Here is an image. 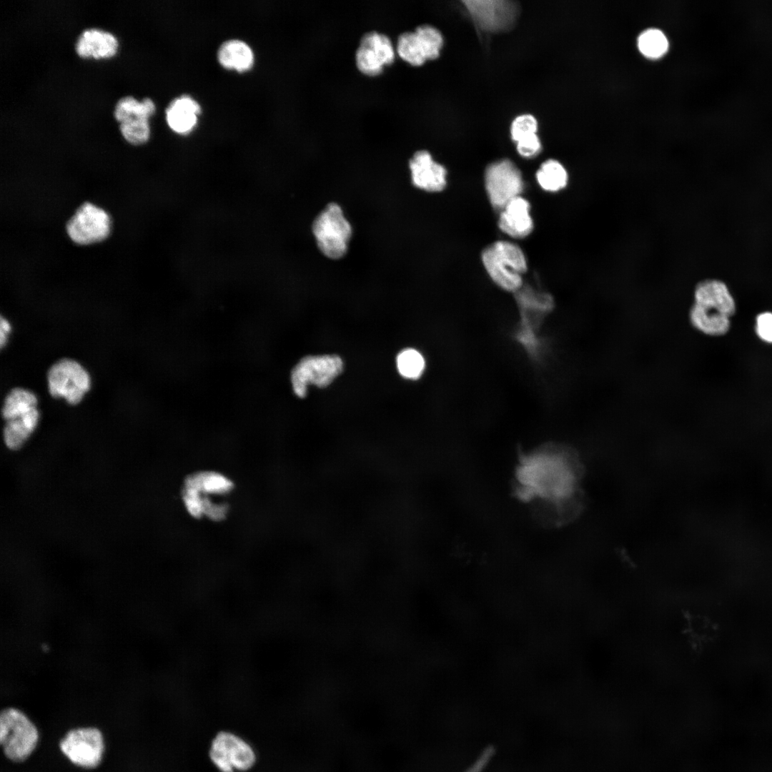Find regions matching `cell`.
<instances>
[{
    "label": "cell",
    "instance_id": "6da1fadb",
    "mask_svg": "<svg viewBox=\"0 0 772 772\" xmlns=\"http://www.w3.org/2000/svg\"><path fill=\"white\" fill-rule=\"evenodd\" d=\"M584 463L562 442H545L519 453L511 482L513 496L547 528L566 526L586 506Z\"/></svg>",
    "mask_w": 772,
    "mask_h": 772
},
{
    "label": "cell",
    "instance_id": "7a4b0ae2",
    "mask_svg": "<svg viewBox=\"0 0 772 772\" xmlns=\"http://www.w3.org/2000/svg\"><path fill=\"white\" fill-rule=\"evenodd\" d=\"M693 296L689 311L691 325L708 335L726 334L730 327L729 317L736 312L734 299L726 284L714 279L702 280L696 286Z\"/></svg>",
    "mask_w": 772,
    "mask_h": 772
},
{
    "label": "cell",
    "instance_id": "3957f363",
    "mask_svg": "<svg viewBox=\"0 0 772 772\" xmlns=\"http://www.w3.org/2000/svg\"><path fill=\"white\" fill-rule=\"evenodd\" d=\"M482 261L490 278L501 288L516 292L522 287L527 261L517 244L508 241L495 242L483 250Z\"/></svg>",
    "mask_w": 772,
    "mask_h": 772
},
{
    "label": "cell",
    "instance_id": "277c9868",
    "mask_svg": "<svg viewBox=\"0 0 772 772\" xmlns=\"http://www.w3.org/2000/svg\"><path fill=\"white\" fill-rule=\"evenodd\" d=\"M48 392L54 398H63L68 404L81 402L89 391L91 377L78 361L64 357L58 360L46 372Z\"/></svg>",
    "mask_w": 772,
    "mask_h": 772
},
{
    "label": "cell",
    "instance_id": "5b68a950",
    "mask_svg": "<svg viewBox=\"0 0 772 772\" xmlns=\"http://www.w3.org/2000/svg\"><path fill=\"white\" fill-rule=\"evenodd\" d=\"M39 739L38 731L26 716L18 709L9 708L0 715V741L7 758L23 761L34 750Z\"/></svg>",
    "mask_w": 772,
    "mask_h": 772
},
{
    "label": "cell",
    "instance_id": "8992f818",
    "mask_svg": "<svg viewBox=\"0 0 772 772\" xmlns=\"http://www.w3.org/2000/svg\"><path fill=\"white\" fill-rule=\"evenodd\" d=\"M312 232L320 250L326 257L339 259L346 254L352 227L338 204L326 206L315 218Z\"/></svg>",
    "mask_w": 772,
    "mask_h": 772
},
{
    "label": "cell",
    "instance_id": "52a82bcc",
    "mask_svg": "<svg viewBox=\"0 0 772 772\" xmlns=\"http://www.w3.org/2000/svg\"><path fill=\"white\" fill-rule=\"evenodd\" d=\"M209 757L220 772H245L257 761L253 747L244 738L229 731L219 732L214 737Z\"/></svg>",
    "mask_w": 772,
    "mask_h": 772
},
{
    "label": "cell",
    "instance_id": "ba28073f",
    "mask_svg": "<svg viewBox=\"0 0 772 772\" xmlns=\"http://www.w3.org/2000/svg\"><path fill=\"white\" fill-rule=\"evenodd\" d=\"M155 110V104L149 97L137 100L132 96H125L119 99L114 106V117L119 123V131L127 142L139 145L148 141L151 132L149 119Z\"/></svg>",
    "mask_w": 772,
    "mask_h": 772
},
{
    "label": "cell",
    "instance_id": "9c48e42d",
    "mask_svg": "<svg viewBox=\"0 0 772 772\" xmlns=\"http://www.w3.org/2000/svg\"><path fill=\"white\" fill-rule=\"evenodd\" d=\"M342 369V360L337 355L307 356L292 370L293 391L297 397L303 398L307 395L308 385L325 387L341 374Z\"/></svg>",
    "mask_w": 772,
    "mask_h": 772
},
{
    "label": "cell",
    "instance_id": "30bf717a",
    "mask_svg": "<svg viewBox=\"0 0 772 772\" xmlns=\"http://www.w3.org/2000/svg\"><path fill=\"white\" fill-rule=\"evenodd\" d=\"M112 229V219L103 208L91 203L81 204L66 225L69 239L79 245H90L104 241Z\"/></svg>",
    "mask_w": 772,
    "mask_h": 772
},
{
    "label": "cell",
    "instance_id": "8fae6325",
    "mask_svg": "<svg viewBox=\"0 0 772 772\" xmlns=\"http://www.w3.org/2000/svg\"><path fill=\"white\" fill-rule=\"evenodd\" d=\"M485 183L488 199L493 207L502 209L523 189L521 172L509 159L490 164L486 169Z\"/></svg>",
    "mask_w": 772,
    "mask_h": 772
},
{
    "label": "cell",
    "instance_id": "7c38bea8",
    "mask_svg": "<svg viewBox=\"0 0 772 772\" xmlns=\"http://www.w3.org/2000/svg\"><path fill=\"white\" fill-rule=\"evenodd\" d=\"M442 44V35L436 27L421 24L412 31H404L399 35L396 50L405 61L419 66L427 59L437 58Z\"/></svg>",
    "mask_w": 772,
    "mask_h": 772
},
{
    "label": "cell",
    "instance_id": "4fadbf2b",
    "mask_svg": "<svg viewBox=\"0 0 772 772\" xmlns=\"http://www.w3.org/2000/svg\"><path fill=\"white\" fill-rule=\"evenodd\" d=\"M59 746L73 763L86 768H95L99 764L104 748L102 733L95 728L69 731Z\"/></svg>",
    "mask_w": 772,
    "mask_h": 772
},
{
    "label": "cell",
    "instance_id": "5bb4252c",
    "mask_svg": "<svg viewBox=\"0 0 772 772\" xmlns=\"http://www.w3.org/2000/svg\"><path fill=\"white\" fill-rule=\"evenodd\" d=\"M395 48L390 37L377 31L365 33L355 52V62L360 71L375 75L395 59Z\"/></svg>",
    "mask_w": 772,
    "mask_h": 772
},
{
    "label": "cell",
    "instance_id": "9a60e30c",
    "mask_svg": "<svg viewBox=\"0 0 772 772\" xmlns=\"http://www.w3.org/2000/svg\"><path fill=\"white\" fill-rule=\"evenodd\" d=\"M463 3L479 25L487 31L507 28L515 16V6L508 1L467 0Z\"/></svg>",
    "mask_w": 772,
    "mask_h": 772
},
{
    "label": "cell",
    "instance_id": "2e32d148",
    "mask_svg": "<svg viewBox=\"0 0 772 772\" xmlns=\"http://www.w3.org/2000/svg\"><path fill=\"white\" fill-rule=\"evenodd\" d=\"M412 184L430 192L442 191L446 186L445 168L436 162L426 150L416 152L410 159Z\"/></svg>",
    "mask_w": 772,
    "mask_h": 772
},
{
    "label": "cell",
    "instance_id": "e0dca14e",
    "mask_svg": "<svg viewBox=\"0 0 772 772\" xmlns=\"http://www.w3.org/2000/svg\"><path fill=\"white\" fill-rule=\"evenodd\" d=\"M202 112V106L194 97L183 94L174 98L166 107V122L173 132L186 136L197 127Z\"/></svg>",
    "mask_w": 772,
    "mask_h": 772
},
{
    "label": "cell",
    "instance_id": "ac0fdd59",
    "mask_svg": "<svg viewBox=\"0 0 772 772\" xmlns=\"http://www.w3.org/2000/svg\"><path fill=\"white\" fill-rule=\"evenodd\" d=\"M498 226L511 237L519 239L528 236L533 228L529 202L520 196L510 200L501 209Z\"/></svg>",
    "mask_w": 772,
    "mask_h": 772
},
{
    "label": "cell",
    "instance_id": "d6986e66",
    "mask_svg": "<svg viewBox=\"0 0 772 772\" xmlns=\"http://www.w3.org/2000/svg\"><path fill=\"white\" fill-rule=\"evenodd\" d=\"M76 54L82 58H109L114 56L118 48L116 36L98 28L83 30L74 45Z\"/></svg>",
    "mask_w": 772,
    "mask_h": 772
},
{
    "label": "cell",
    "instance_id": "ffe728a7",
    "mask_svg": "<svg viewBox=\"0 0 772 772\" xmlns=\"http://www.w3.org/2000/svg\"><path fill=\"white\" fill-rule=\"evenodd\" d=\"M217 59L223 69L240 74L252 70L255 64L252 48L239 39L223 41L217 49Z\"/></svg>",
    "mask_w": 772,
    "mask_h": 772
},
{
    "label": "cell",
    "instance_id": "44dd1931",
    "mask_svg": "<svg viewBox=\"0 0 772 772\" xmlns=\"http://www.w3.org/2000/svg\"><path fill=\"white\" fill-rule=\"evenodd\" d=\"M40 412L35 408L29 412L5 421L3 437L6 446L11 450L20 449L36 428Z\"/></svg>",
    "mask_w": 772,
    "mask_h": 772
},
{
    "label": "cell",
    "instance_id": "7402d4cb",
    "mask_svg": "<svg viewBox=\"0 0 772 772\" xmlns=\"http://www.w3.org/2000/svg\"><path fill=\"white\" fill-rule=\"evenodd\" d=\"M184 487L192 488L201 495H220L228 493L234 487L233 482L224 475L212 471H202L189 475Z\"/></svg>",
    "mask_w": 772,
    "mask_h": 772
},
{
    "label": "cell",
    "instance_id": "603a6c76",
    "mask_svg": "<svg viewBox=\"0 0 772 772\" xmlns=\"http://www.w3.org/2000/svg\"><path fill=\"white\" fill-rule=\"evenodd\" d=\"M38 398L36 394L24 387H14L6 395L1 408V415L5 421L22 416L37 408Z\"/></svg>",
    "mask_w": 772,
    "mask_h": 772
},
{
    "label": "cell",
    "instance_id": "cb8c5ba5",
    "mask_svg": "<svg viewBox=\"0 0 772 772\" xmlns=\"http://www.w3.org/2000/svg\"><path fill=\"white\" fill-rule=\"evenodd\" d=\"M540 187L550 192L564 189L568 182V174L565 167L555 159L544 162L536 172Z\"/></svg>",
    "mask_w": 772,
    "mask_h": 772
},
{
    "label": "cell",
    "instance_id": "d4e9b609",
    "mask_svg": "<svg viewBox=\"0 0 772 772\" xmlns=\"http://www.w3.org/2000/svg\"><path fill=\"white\" fill-rule=\"evenodd\" d=\"M638 46L644 56L658 58L668 50V41L662 31L658 29H648L639 35Z\"/></svg>",
    "mask_w": 772,
    "mask_h": 772
},
{
    "label": "cell",
    "instance_id": "484cf974",
    "mask_svg": "<svg viewBox=\"0 0 772 772\" xmlns=\"http://www.w3.org/2000/svg\"><path fill=\"white\" fill-rule=\"evenodd\" d=\"M397 367L400 374L407 379L417 380L423 373L425 362L422 355L416 350L405 349L397 357Z\"/></svg>",
    "mask_w": 772,
    "mask_h": 772
},
{
    "label": "cell",
    "instance_id": "4316f807",
    "mask_svg": "<svg viewBox=\"0 0 772 772\" xmlns=\"http://www.w3.org/2000/svg\"><path fill=\"white\" fill-rule=\"evenodd\" d=\"M537 129V119L531 114H522L517 117L511 124V138L517 142L524 137L536 134Z\"/></svg>",
    "mask_w": 772,
    "mask_h": 772
},
{
    "label": "cell",
    "instance_id": "83f0119b",
    "mask_svg": "<svg viewBox=\"0 0 772 772\" xmlns=\"http://www.w3.org/2000/svg\"><path fill=\"white\" fill-rule=\"evenodd\" d=\"M516 147L520 155L530 158L540 152L542 146L537 134H533L517 142Z\"/></svg>",
    "mask_w": 772,
    "mask_h": 772
},
{
    "label": "cell",
    "instance_id": "f1b7e54d",
    "mask_svg": "<svg viewBox=\"0 0 772 772\" xmlns=\"http://www.w3.org/2000/svg\"><path fill=\"white\" fill-rule=\"evenodd\" d=\"M756 331L765 342L772 343V313L766 312L756 317Z\"/></svg>",
    "mask_w": 772,
    "mask_h": 772
},
{
    "label": "cell",
    "instance_id": "f546056e",
    "mask_svg": "<svg viewBox=\"0 0 772 772\" xmlns=\"http://www.w3.org/2000/svg\"><path fill=\"white\" fill-rule=\"evenodd\" d=\"M11 330V325L9 320L3 315H1L0 319V345L3 349L6 346L9 335Z\"/></svg>",
    "mask_w": 772,
    "mask_h": 772
}]
</instances>
